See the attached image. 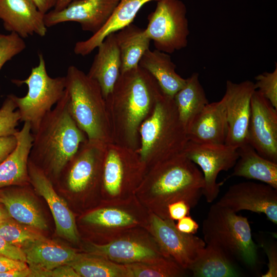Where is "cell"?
I'll return each mask as SVG.
<instances>
[{
    "label": "cell",
    "instance_id": "obj_1",
    "mask_svg": "<svg viewBox=\"0 0 277 277\" xmlns=\"http://www.w3.org/2000/svg\"><path fill=\"white\" fill-rule=\"evenodd\" d=\"M163 93L156 80L139 65L120 74L105 98L114 143L138 150L140 127Z\"/></svg>",
    "mask_w": 277,
    "mask_h": 277
},
{
    "label": "cell",
    "instance_id": "obj_2",
    "mask_svg": "<svg viewBox=\"0 0 277 277\" xmlns=\"http://www.w3.org/2000/svg\"><path fill=\"white\" fill-rule=\"evenodd\" d=\"M204 185L202 172L182 153L149 168L135 195L150 212L168 219L171 203L184 201L196 206Z\"/></svg>",
    "mask_w": 277,
    "mask_h": 277
},
{
    "label": "cell",
    "instance_id": "obj_3",
    "mask_svg": "<svg viewBox=\"0 0 277 277\" xmlns=\"http://www.w3.org/2000/svg\"><path fill=\"white\" fill-rule=\"evenodd\" d=\"M66 89L61 99L44 117L33 140L29 161L52 181L88 139L73 118Z\"/></svg>",
    "mask_w": 277,
    "mask_h": 277
},
{
    "label": "cell",
    "instance_id": "obj_4",
    "mask_svg": "<svg viewBox=\"0 0 277 277\" xmlns=\"http://www.w3.org/2000/svg\"><path fill=\"white\" fill-rule=\"evenodd\" d=\"M139 133L140 145L137 152L147 170L182 153L188 141L173 98L164 93L151 114L142 124Z\"/></svg>",
    "mask_w": 277,
    "mask_h": 277
},
{
    "label": "cell",
    "instance_id": "obj_5",
    "mask_svg": "<svg viewBox=\"0 0 277 277\" xmlns=\"http://www.w3.org/2000/svg\"><path fill=\"white\" fill-rule=\"evenodd\" d=\"M66 90L71 114L88 141L113 142L105 100L98 84L75 66L68 68Z\"/></svg>",
    "mask_w": 277,
    "mask_h": 277
},
{
    "label": "cell",
    "instance_id": "obj_6",
    "mask_svg": "<svg viewBox=\"0 0 277 277\" xmlns=\"http://www.w3.org/2000/svg\"><path fill=\"white\" fill-rule=\"evenodd\" d=\"M206 244L216 246L234 261L250 268L258 262L257 248L246 217L213 204L202 224Z\"/></svg>",
    "mask_w": 277,
    "mask_h": 277
},
{
    "label": "cell",
    "instance_id": "obj_7",
    "mask_svg": "<svg viewBox=\"0 0 277 277\" xmlns=\"http://www.w3.org/2000/svg\"><path fill=\"white\" fill-rule=\"evenodd\" d=\"M147 171L136 150L114 142L105 144L102 166V201L135 195Z\"/></svg>",
    "mask_w": 277,
    "mask_h": 277
},
{
    "label": "cell",
    "instance_id": "obj_8",
    "mask_svg": "<svg viewBox=\"0 0 277 277\" xmlns=\"http://www.w3.org/2000/svg\"><path fill=\"white\" fill-rule=\"evenodd\" d=\"M39 62L33 67L25 80H12L17 86L26 84L28 92L23 97L11 94L18 111L21 122L28 123L32 133L37 130L44 117L52 107L61 99L66 89V77H50L46 70L45 61L42 53L38 54Z\"/></svg>",
    "mask_w": 277,
    "mask_h": 277
},
{
    "label": "cell",
    "instance_id": "obj_9",
    "mask_svg": "<svg viewBox=\"0 0 277 277\" xmlns=\"http://www.w3.org/2000/svg\"><path fill=\"white\" fill-rule=\"evenodd\" d=\"M149 213L134 195L124 200L102 201L100 206L83 214L80 221L99 231L102 241L98 244H102L129 230L145 228Z\"/></svg>",
    "mask_w": 277,
    "mask_h": 277
},
{
    "label": "cell",
    "instance_id": "obj_10",
    "mask_svg": "<svg viewBox=\"0 0 277 277\" xmlns=\"http://www.w3.org/2000/svg\"><path fill=\"white\" fill-rule=\"evenodd\" d=\"M144 32L156 49L171 54L187 47L189 35L187 8L181 0H159L148 16Z\"/></svg>",
    "mask_w": 277,
    "mask_h": 277
},
{
    "label": "cell",
    "instance_id": "obj_11",
    "mask_svg": "<svg viewBox=\"0 0 277 277\" xmlns=\"http://www.w3.org/2000/svg\"><path fill=\"white\" fill-rule=\"evenodd\" d=\"M84 242V252L101 255L118 264H127L166 257L144 227L129 230L105 244Z\"/></svg>",
    "mask_w": 277,
    "mask_h": 277
},
{
    "label": "cell",
    "instance_id": "obj_12",
    "mask_svg": "<svg viewBox=\"0 0 277 277\" xmlns=\"http://www.w3.org/2000/svg\"><path fill=\"white\" fill-rule=\"evenodd\" d=\"M145 228L153 236L164 255L173 260L186 270L206 246L201 238L179 231L174 220L163 219L151 212Z\"/></svg>",
    "mask_w": 277,
    "mask_h": 277
},
{
    "label": "cell",
    "instance_id": "obj_13",
    "mask_svg": "<svg viewBox=\"0 0 277 277\" xmlns=\"http://www.w3.org/2000/svg\"><path fill=\"white\" fill-rule=\"evenodd\" d=\"M182 153L201 168L204 181L203 195L207 202H213L220 192L217 176L221 171L234 167L239 157L237 149L225 144H204L188 141Z\"/></svg>",
    "mask_w": 277,
    "mask_h": 277
},
{
    "label": "cell",
    "instance_id": "obj_14",
    "mask_svg": "<svg viewBox=\"0 0 277 277\" xmlns=\"http://www.w3.org/2000/svg\"><path fill=\"white\" fill-rule=\"evenodd\" d=\"M105 145L87 140L62 169L66 187L71 193L80 195L96 189L101 193Z\"/></svg>",
    "mask_w": 277,
    "mask_h": 277
},
{
    "label": "cell",
    "instance_id": "obj_15",
    "mask_svg": "<svg viewBox=\"0 0 277 277\" xmlns=\"http://www.w3.org/2000/svg\"><path fill=\"white\" fill-rule=\"evenodd\" d=\"M250 108L247 143L260 155L277 163V109L257 90Z\"/></svg>",
    "mask_w": 277,
    "mask_h": 277
},
{
    "label": "cell",
    "instance_id": "obj_16",
    "mask_svg": "<svg viewBox=\"0 0 277 277\" xmlns=\"http://www.w3.org/2000/svg\"><path fill=\"white\" fill-rule=\"evenodd\" d=\"M215 203L236 213L249 210L263 213L277 224V189L267 184L245 182L233 184Z\"/></svg>",
    "mask_w": 277,
    "mask_h": 277
},
{
    "label": "cell",
    "instance_id": "obj_17",
    "mask_svg": "<svg viewBox=\"0 0 277 277\" xmlns=\"http://www.w3.org/2000/svg\"><path fill=\"white\" fill-rule=\"evenodd\" d=\"M256 90L254 83L246 80L240 83L227 81L223 97L225 101L227 134L225 144L238 149L247 143L250 116V100Z\"/></svg>",
    "mask_w": 277,
    "mask_h": 277
},
{
    "label": "cell",
    "instance_id": "obj_18",
    "mask_svg": "<svg viewBox=\"0 0 277 277\" xmlns=\"http://www.w3.org/2000/svg\"><path fill=\"white\" fill-rule=\"evenodd\" d=\"M120 0H73L60 10H52L45 14L46 27L62 23L75 22L82 29L94 34L108 21Z\"/></svg>",
    "mask_w": 277,
    "mask_h": 277
},
{
    "label": "cell",
    "instance_id": "obj_19",
    "mask_svg": "<svg viewBox=\"0 0 277 277\" xmlns=\"http://www.w3.org/2000/svg\"><path fill=\"white\" fill-rule=\"evenodd\" d=\"M28 167L29 182L47 203L57 234L71 243H78L81 239L75 218L67 203L56 193L52 181L40 169L29 161Z\"/></svg>",
    "mask_w": 277,
    "mask_h": 277
},
{
    "label": "cell",
    "instance_id": "obj_20",
    "mask_svg": "<svg viewBox=\"0 0 277 277\" xmlns=\"http://www.w3.org/2000/svg\"><path fill=\"white\" fill-rule=\"evenodd\" d=\"M44 16L31 0H0V19L4 28L23 38L46 34Z\"/></svg>",
    "mask_w": 277,
    "mask_h": 277
},
{
    "label": "cell",
    "instance_id": "obj_21",
    "mask_svg": "<svg viewBox=\"0 0 277 277\" xmlns=\"http://www.w3.org/2000/svg\"><path fill=\"white\" fill-rule=\"evenodd\" d=\"M22 249L30 271V276H51L52 270L68 264L79 253L73 248L61 245L46 238L33 241Z\"/></svg>",
    "mask_w": 277,
    "mask_h": 277
},
{
    "label": "cell",
    "instance_id": "obj_22",
    "mask_svg": "<svg viewBox=\"0 0 277 277\" xmlns=\"http://www.w3.org/2000/svg\"><path fill=\"white\" fill-rule=\"evenodd\" d=\"M227 134L225 101L208 103L187 130L188 141L204 144H224Z\"/></svg>",
    "mask_w": 277,
    "mask_h": 277
},
{
    "label": "cell",
    "instance_id": "obj_23",
    "mask_svg": "<svg viewBox=\"0 0 277 277\" xmlns=\"http://www.w3.org/2000/svg\"><path fill=\"white\" fill-rule=\"evenodd\" d=\"M15 135L17 138L15 148L0 164V189L30 183L28 165L33 140L30 124L24 123L22 128Z\"/></svg>",
    "mask_w": 277,
    "mask_h": 277
},
{
    "label": "cell",
    "instance_id": "obj_24",
    "mask_svg": "<svg viewBox=\"0 0 277 277\" xmlns=\"http://www.w3.org/2000/svg\"><path fill=\"white\" fill-rule=\"evenodd\" d=\"M87 75L99 85L105 98L121 74V56L115 33L108 35L97 47Z\"/></svg>",
    "mask_w": 277,
    "mask_h": 277
},
{
    "label": "cell",
    "instance_id": "obj_25",
    "mask_svg": "<svg viewBox=\"0 0 277 277\" xmlns=\"http://www.w3.org/2000/svg\"><path fill=\"white\" fill-rule=\"evenodd\" d=\"M154 1L159 0H120L111 16L100 30L89 38L75 43L74 53L81 56L89 54L108 35L132 23L141 8Z\"/></svg>",
    "mask_w": 277,
    "mask_h": 277
},
{
    "label": "cell",
    "instance_id": "obj_26",
    "mask_svg": "<svg viewBox=\"0 0 277 277\" xmlns=\"http://www.w3.org/2000/svg\"><path fill=\"white\" fill-rule=\"evenodd\" d=\"M138 65L153 76L167 95L173 97L185 84L186 78L177 73L176 65L168 53L149 49L141 58Z\"/></svg>",
    "mask_w": 277,
    "mask_h": 277
},
{
    "label": "cell",
    "instance_id": "obj_27",
    "mask_svg": "<svg viewBox=\"0 0 277 277\" xmlns=\"http://www.w3.org/2000/svg\"><path fill=\"white\" fill-rule=\"evenodd\" d=\"M237 150L239 157L230 176L260 181L277 189V163L260 155L248 143Z\"/></svg>",
    "mask_w": 277,
    "mask_h": 277
},
{
    "label": "cell",
    "instance_id": "obj_28",
    "mask_svg": "<svg viewBox=\"0 0 277 277\" xmlns=\"http://www.w3.org/2000/svg\"><path fill=\"white\" fill-rule=\"evenodd\" d=\"M194 277H239L242 273L234 260L219 247L206 244L189 267Z\"/></svg>",
    "mask_w": 277,
    "mask_h": 277
},
{
    "label": "cell",
    "instance_id": "obj_29",
    "mask_svg": "<svg viewBox=\"0 0 277 277\" xmlns=\"http://www.w3.org/2000/svg\"><path fill=\"white\" fill-rule=\"evenodd\" d=\"M27 193L8 191L0 194V202L10 216L22 224L46 230L47 224L37 205Z\"/></svg>",
    "mask_w": 277,
    "mask_h": 277
},
{
    "label": "cell",
    "instance_id": "obj_30",
    "mask_svg": "<svg viewBox=\"0 0 277 277\" xmlns=\"http://www.w3.org/2000/svg\"><path fill=\"white\" fill-rule=\"evenodd\" d=\"M173 98L179 118L186 131L195 117L209 103L197 72L186 78L185 84Z\"/></svg>",
    "mask_w": 277,
    "mask_h": 277
},
{
    "label": "cell",
    "instance_id": "obj_31",
    "mask_svg": "<svg viewBox=\"0 0 277 277\" xmlns=\"http://www.w3.org/2000/svg\"><path fill=\"white\" fill-rule=\"evenodd\" d=\"M121 56V73L138 66L140 61L149 49L151 40L144 29L132 23L115 32Z\"/></svg>",
    "mask_w": 277,
    "mask_h": 277
},
{
    "label": "cell",
    "instance_id": "obj_32",
    "mask_svg": "<svg viewBox=\"0 0 277 277\" xmlns=\"http://www.w3.org/2000/svg\"><path fill=\"white\" fill-rule=\"evenodd\" d=\"M68 264L80 277H128L124 264L113 262L94 254L79 253Z\"/></svg>",
    "mask_w": 277,
    "mask_h": 277
},
{
    "label": "cell",
    "instance_id": "obj_33",
    "mask_svg": "<svg viewBox=\"0 0 277 277\" xmlns=\"http://www.w3.org/2000/svg\"><path fill=\"white\" fill-rule=\"evenodd\" d=\"M124 265L128 277H181L185 276L187 271L167 257Z\"/></svg>",
    "mask_w": 277,
    "mask_h": 277
},
{
    "label": "cell",
    "instance_id": "obj_34",
    "mask_svg": "<svg viewBox=\"0 0 277 277\" xmlns=\"http://www.w3.org/2000/svg\"><path fill=\"white\" fill-rule=\"evenodd\" d=\"M38 230L24 226L12 217L0 224V236L22 249L33 241L45 238Z\"/></svg>",
    "mask_w": 277,
    "mask_h": 277
},
{
    "label": "cell",
    "instance_id": "obj_35",
    "mask_svg": "<svg viewBox=\"0 0 277 277\" xmlns=\"http://www.w3.org/2000/svg\"><path fill=\"white\" fill-rule=\"evenodd\" d=\"M21 117L11 95H8L0 108V137L14 135Z\"/></svg>",
    "mask_w": 277,
    "mask_h": 277
},
{
    "label": "cell",
    "instance_id": "obj_36",
    "mask_svg": "<svg viewBox=\"0 0 277 277\" xmlns=\"http://www.w3.org/2000/svg\"><path fill=\"white\" fill-rule=\"evenodd\" d=\"M26 48L24 38L14 33H0V70L3 66Z\"/></svg>",
    "mask_w": 277,
    "mask_h": 277
},
{
    "label": "cell",
    "instance_id": "obj_37",
    "mask_svg": "<svg viewBox=\"0 0 277 277\" xmlns=\"http://www.w3.org/2000/svg\"><path fill=\"white\" fill-rule=\"evenodd\" d=\"M254 85L271 105L277 109V64L272 72H265L255 77Z\"/></svg>",
    "mask_w": 277,
    "mask_h": 277
},
{
    "label": "cell",
    "instance_id": "obj_38",
    "mask_svg": "<svg viewBox=\"0 0 277 277\" xmlns=\"http://www.w3.org/2000/svg\"><path fill=\"white\" fill-rule=\"evenodd\" d=\"M261 245L266 253L268 259V270L261 275L262 277L277 276V247L274 243L262 242Z\"/></svg>",
    "mask_w": 277,
    "mask_h": 277
},
{
    "label": "cell",
    "instance_id": "obj_39",
    "mask_svg": "<svg viewBox=\"0 0 277 277\" xmlns=\"http://www.w3.org/2000/svg\"><path fill=\"white\" fill-rule=\"evenodd\" d=\"M0 254L26 262V258L23 249L8 242L0 236Z\"/></svg>",
    "mask_w": 277,
    "mask_h": 277
},
{
    "label": "cell",
    "instance_id": "obj_40",
    "mask_svg": "<svg viewBox=\"0 0 277 277\" xmlns=\"http://www.w3.org/2000/svg\"><path fill=\"white\" fill-rule=\"evenodd\" d=\"M191 207L186 202L179 201L170 204L167 207V212L169 219L174 221L179 220L189 215Z\"/></svg>",
    "mask_w": 277,
    "mask_h": 277
},
{
    "label": "cell",
    "instance_id": "obj_41",
    "mask_svg": "<svg viewBox=\"0 0 277 277\" xmlns=\"http://www.w3.org/2000/svg\"><path fill=\"white\" fill-rule=\"evenodd\" d=\"M26 262L0 254V272L24 270L28 268Z\"/></svg>",
    "mask_w": 277,
    "mask_h": 277
},
{
    "label": "cell",
    "instance_id": "obj_42",
    "mask_svg": "<svg viewBox=\"0 0 277 277\" xmlns=\"http://www.w3.org/2000/svg\"><path fill=\"white\" fill-rule=\"evenodd\" d=\"M16 145L15 135L0 137V164L13 151Z\"/></svg>",
    "mask_w": 277,
    "mask_h": 277
},
{
    "label": "cell",
    "instance_id": "obj_43",
    "mask_svg": "<svg viewBox=\"0 0 277 277\" xmlns=\"http://www.w3.org/2000/svg\"><path fill=\"white\" fill-rule=\"evenodd\" d=\"M176 228L180 231L187 234H195L199 228L197 223L189 215L178 220Z\"/></svg>",
    "mask_w": 277,
    "mask_h": 277
},
{
    "label": "cell",
    "instance_id": "obj_44",
    "mask_svg": "<svg viewBox=\"0 0 277 277\" xmlns=\"http://www.w3.org/2000/svg\"><path fill=\"white\" fill-rule=\"evenodd\" d=\"M52 277H80L75 270L69 264L58 266L51 271Z\"/></svg>",
    "mask_w": 277,
    "mask_h": 277
},
{
    "label": "cell",
    "instance_id": "obj_45",
    "mask_svg": "<svg viewBox=\"0 0 277 277\" xmlns=\"http://www.w3.org/2000/svg\"><path fill=\"white\" fill-rule=\"evenodd\" d=\"M39 11L45 14L54 8L58 0H31Z\"/></svg>",
    "mask_w": 277,
    "mask_h": 277
},
{
    "label": "cell",
    "instance_id": "obj_46",
    "mask_svg": "<svg viewBox=\"0 0 277 277\" xmlns=\"http://www.w3.org/2000/svg\"><path fill=\"white\" fill-rule=\"evenodd\" d=\"M11 218L5 208L0 204V224Z\"/></svg>",
    "mask_w": 277,
    "mask_h": 277
},
{
    "label": "cell",
    "instance_id": "obj_47",
    "mask_svg": "<svg viewBox=\"0 0 277 277\" xmlns=\"http://www.w3.org/2000/svg\"><path fill=\"white\" fill-rule=\"evenodd\" d=\"M73 0H58L53 10H60L66 7Z\"/></svg>",
    "mask_w": 277,
    "mask_h": 277
}]
</instances>
